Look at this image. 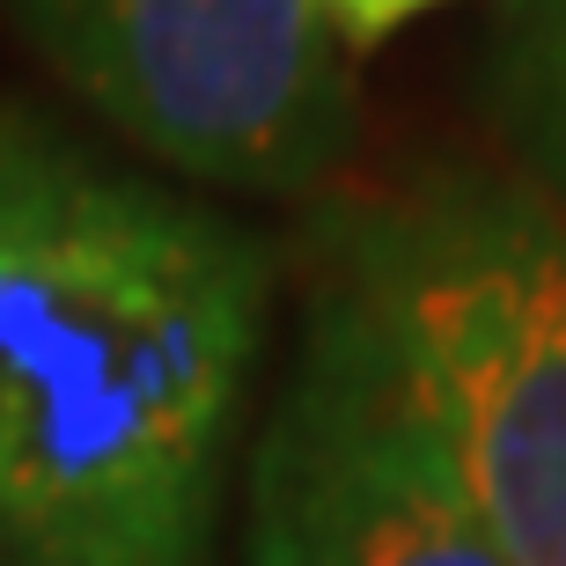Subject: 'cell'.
Here are the masks:
<instances>
[{
    "label": "cell",
    "mask_w": 566,
    "mask_h": 566,
    "mask_svg": "<svg viewBox=\"0 0 566 566\" xmlns=\"http://www.w3.org/2000/svg\"><path fill=\"white\" fill-rule=\"evenodd\" d=\"M265 324L251 229L0 104V566H213Z\"/></svg>",
    "instance_id": "6da1fadb"
},
{
    "label": "cell",
    "mask_w": 566,
    "mask_h": 566,
    "mask_svg": "<svg viewBox=\"0 0 566 566\" xmlns=\"http://www.w3.org/2000/svg\"><path fill=\"white\" fill-rule=\"evenodd\" d=\"M507 566H566V199L530 169L434 163L310 221Z\"/></svg>",
    "instance_id": "7a4b0ae2"
},
{
    "label": "cell",
    "mask_w": 566,
    "mask_h": 566,
    "mask_svg": "<svg viewBox=\"0 0 566 566\" xmlns=\"http://www.w3.org/2000/svg\"><path fill=\"white\" fill-rule=\"evenodd\" d=\"M111 133L221 191H316L360 140V82L316 0H0Z\"/></svg>",
    "instance_id": "3957f363"
},
{
    "label": "cell",
    "mask_w": 566,
    "mask_h": 566,
    "mask_svg": "<svg viewBox=\"0 0 566 566\" xmlns=\"http://www.w3.org/2000/svg\"><path fill=\"white\" fill-rule=\"evenodd\" d=\"M243 566H507L382 338L324 280L251 449Z\"/></svg>",
    "instance_id": "277c9868"
},
{
    "label": "cell",
    "mask_w": 566,
    "mask_h": 566,
    "mask_svg": "<svg viewBox=\"0 0 566 566\" xmlns=\"http://www.w3.org/2000/svg\"><path fill=\"white\" fill-rule=\"evenodd\" d=\"M493 104L523 147L530 177L566 199V0H501Z\"/></svg>",
    "instance_id": "5b68a950"
},
{
    "label": "cell",
    "mask_w": 566,
    "mask_h": 566,
    "mask_svg": "<svg viewBox=\"0 0 566 566\" xmlns=\"http://www.w3.org/2000/svg\"><path fill=\"white\" fill-rule=\"evenodd\" d=\"M316 8H324V22H332V38L346 44V52H368V44L398 38L405 22L434 15L449 0H316Z\"/></svg>",
    "instance_id": "8992f818"
}]
</instances>
